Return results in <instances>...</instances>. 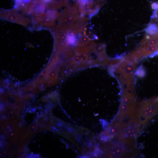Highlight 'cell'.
Instances as JSON below:
<instances>
[{
	"label": "cell",
	"instance_id": "cell-1",
	"mask_svg": "<svg viewBox=\"0 0 158 158\" xmlns=\"http://www.w3.org/2000/svg\"><path fill=\"white\" fill-rule=\"evenodd\" d=\"M141 105L136 121L144 125L158 112V96L144 101Z\"/></svg>",
	"mask_w": 158,
	"mask_h": 158
},
{
	"label": "cell",
	"instance_id": "cell-2",
	"mask_svg": "<svg viewBox=\"0 0 158 158\" xmlns=\"http://www.w3.org/2000/svg\"><path fill=\"white\" fill-rule=\"evenodd\" d=\"M137 63L126 59L121 60L117 70L118 80L123 83L133 84V74Z\"/></svg>",
	"mask_w": 158,
	"mask_h": 158
},
{
	"label": "cell",
	"instance_id": "cell-3",
	"mask_svg": "<svg viewBox=\"0 0 158 158\" xmlns=\"http://www.w3.org/2000/svg\"><path fill=\"white\" fill-rule=\"evenodd\" d=\"M1 131L4 136L12 143L16 142L19 139V128L13 122H5L1 128Z\"/></svg>",
	"mask_w": 158,
	"mask_h": 158
},
{
	"label": "cell",
	"instance_id": "cell-4",
	"mask_svg": "<svg viewBox=\"0 0 158 158\" xmlns=\"http://www.w3.org/2000/svg\"><path fill=\"white\" fill-rule=\"evenodd\" d=\"M1 18L9 21L17 23L26 26L30 22L29 20L23 17L22 15L16 11H10L3 12L1 13Z\"/></svg>",
	"mask_w": 158,
	"mask_h": 158
},
{
	"label": "cell",
	"instance_id": "cell-5",
	"mask_svg": "<svg viewBox=\"0 0 158 158\" xmlns=\"http://www.w3.org/2000/svg\"><path fill=\"white\" fill-rule=\"evenodd\" d=\"M138 134V129L132 127L121 133L119 138L121 141L130 144L137 138Z\"/></svg>",
	"mask_w": 158,
	"mask_h": 158
},
{
	"label": "cell",
	"instance_id": "cell-6",
	"mask_svg": "<svg viewBox=\"0 0 158 158\" xmlns=\"http://www.w3.org/2000/svg\"><path fill=\"white\" fill-rule=\"evenodd\" d=\"M45 9L44 4L39 1L32 2L29 7V11L34 16L40 17L43 15Z\"/></svg>",
	"mask_w": 158,
	"mask_h": 158
},
{
	"label": "cell",
	"instance_id": "cell-7",
	"mask_svg": "<svg viewBox=\"0 0 158 158\" xmlns=\"http://www.w3.org/2000/svg\"><path fill=\"white\" fill-rule=\"evenodd\" d=\"M44 129V128L40 123L38 122H35L29 126L27 129V131L23 133V136L24 138L32 136V135L41 131Z\"/></svg>",
	"mask_w": 158,
	"mask_h": 158
},
{
	"label": "cell",
	"instance_id": "cell-8",
	"mask_svg": "<svg viewBox=\"0 0 158 158\" xmlns=\"http://www.w3.org/2000/svg\"><path fill=\"white\" fill-rule=\"evenodd\" d=\"M55 20L47 14L38 17L35 19V20L41 25L46 27H50L54 25Z\"/></svg>",
	"mask_w": 158,
	"mask_h": 158
},
{
	"label": "cell",
	"instance_id": "cell-9",
	"mask_svg": "<svg viewBox=\"0 0 158 158\" xmlns=\"http://www.w3.org/2000/svg\"><path fill=\"white\" fill-rule=\"evenodd\" d=\"M125 152L123 147L119 144L116 145L112 147L111 153L114 157H121Z\"/></svg>",
	"mask_w": 158,
	"mask_h": 158
},
{
	"label": "cell",
	"instance_id": "cell-10",
	"mask_svg": "<svg viewBox=\"0 0 158 158\" xmlns=\"http://www.w3.org/2000/svg\"><path fill=\"white\" fill-rule=\"evenodd\" d=\"M16 114L14 109L12 108L6 109L2 112V118L4 119H13L15 118Z\"/></svg>",
	"mask_w": 158,
	"mask_h": 158
},
{
	"label": "cell",
	"instance_id": "cell-11",
	"mask_svg": "<svg viewBox=\"0 0 158 158\" xmlns=\"http://www.w3.org/2000/svg\"><path fill=\"white\" fill-rule=\"evenodd\" d=\"M67 0H52L49 3V7L51 8H58L66 4Z\"/></svg>",
	"mask_w": 158,
	"mask_h": 158
},
{
	"label": "cell",
	"instance_id": "cell-12",
	"mask_svg": "<svg viewBox=\"0 0 158 158\" xmlns=\"http://www.w3.org/2000/svg\"><path fill=\"white\" fill-rule=\"evenodd\" d=\"M145 31L150 35L158 34V27L154 23L150 24L145 29Z\"/></svg>",
	"mask_w": 158,
	"mask_h": 158
},
{
	"label": "cell",
	"instance_id": "cell-13",
	"mask_svg": "<svg viewBox=\"0 0 158 158\" xmlns=\"http://www.w3.org/2000/svg\"><path fill=\"white\" fill-rule=\"evenodd\" d=\"M135 74L140 78L144 77L146 74V71L142 66H139L135 70Z\"/></svg>",
	"mask_w": 158,
	"mask_h": 158
},
{
	"label": "cell",
	"instance_id": "cell-14",
	"mask_svg": "<svg viewBox=\"0 0 158 158\" xmlns=\"http://www.w3.org/2000/svg\"><path fill=\"white\" fill-rule=\"evenodd\" d=\"M10 152L6 149L3 148L0 151V157L7 158L10 156Z\"/></svg>",
	"mask_w": 158,
	"mask_h": 158
},
{
	"label": "cell",
	"instance_id": "cell-15",
	"mask_svg": "<svg viewBox=\"0 0 158 158\" xmlns=\"http://www.w3.org/2000/svg\"><path fill=\"white\" fill-rule=\"evenodd\" d=\"M58 128L60 131L64 133L67 132L68 130L66 126H59Z\"/></svg>",
	"mask_w": 158,
	"mask_h": 158
},
{
	"label": "cell",
	"instance_id": "cell-16",
	"mask_svg": "<svg viewBox=\"0 0 158 158\" xmlns=\"http://www.w3.org/2000/svg\"><path fill=\"white\" fill-rule=\"evenodd\" d=\"M152 9L156 10L154 12H157V11L158 9V4L156 3H153L152 4Z\"/></svg>",
	"mask_w": 158,
	"mask_h": 158
},
{
	"label": "cell",
	"instance_id": "cell-17",
	"mask_svg": "<svg viewBox=\"0 0 158 158\" xmlns=\"http://www.w3.org/2000/svg\"><path fill=\"white\" fill-rule=\"evenodd\" d=\"M100 121L102 122V124L103 126V127H105L107 125V122L103 120H100Z\"/></svg>",
	"mask_w": 158,
	"mask_h": 158
},
{
	"label": "cell",
	"instance_id": "cell-18",
	"mask_svg": "<svg viewBox=\"0 0 158 158\" xmlns=\"http://www.w3.org/2000/svg\"><path fill=\"white\" fill-rule=\"evenodd\" d=\"M44 3H49L52 0H40Z\"/></svg>",
	"mask_w": 158,
	"mask_h": 158
},
{
	"label": "cell",
	"instance_id": "cell-19",
	"mask_svg": "<svg viewBox=\"0 0 158 158\" xmlns=\"http://www.w3.org/2000/svg\"><path fill=\"white\" fill-rule=\"evenodd\" d=\"M85 141L87 143L89 142V141H90L88 137H85Z\"/></svg>",
	"mask_w": 158,
	"mask_h": 158
},
{
	"label": "cell",
	"instance_id": "cell-20",
	"mask_svg": "<svg viewBox=\"0 0 158 158\" xmlns=\"http://www.w3.org/2000/svg\"><path fill=\"white\" fill-rule=\"evenodd\" d=\"M156 46L157 47V51H158V42L156 44Z\"/></svg>",
	"mask_w": 158,
	"mask_h": 158
}]
</instances>
